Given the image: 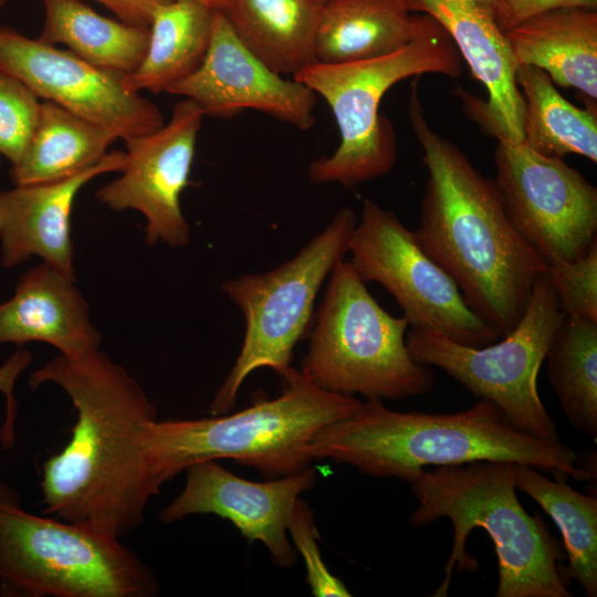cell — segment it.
Instances as JSON below:
<instances>
[{"label": "cell", "mask_w": 597, "mask_h": 597, "mask_svg": "<svg viewBox=\"0 0 597 597\" xmlns=\"http://www.w3.org/2000/svg\"><path fill=\"white\" fill-rule=\"evenodd\" d=\"M51 383L76 412L71 438L42 464L45 513L122 538L145 520L159 494L145 453L147 426L157 409L139 383L104 352L59 354L29 377L31 389Z\"/></svg>", "instance_id": "obj_1"}, {"label": "cell", "mask_w": 597, "mask_h": 597, "mask_svg": "<svg viewBox=\"0 0 597 597\" xmlns=\"http://www.w3.org/2000/svg\"><path fill=\"white\" fill-rule=\"evenodd\" d=\"M408 114L428 170L416 235L469 307L505 336L523 317L547 265L513 228L494 181L429 126L417 81Z\"/></svg>", "instance_id": "obj_2"}, {"label": "cell", "mask_w": 597, "mask_h": 597, "mask_svg": "<svg viewBox=\"0 0 597 597\" xmlns=\"http://www.w3.org/2000/svg\"><path fill=\"white\" fill-rule=\"evenodd\" d=\"M313 460L329 459L375 478L410 482L427 467L474 461L524 463L554 478L596 480L575 450L517 429L493 402L479 399L453 413L400 412L369 398L352 416L312 439Z\"/></svg>", "instance_id": "obj_3"}, {"label": "cell", "mask_w": 597, "mask_h": 597, "mask_svg": "<svg viewBox=\"0 0 597 597\" xmlns=\"http://www.w3.org/2000/svg\"><path fill=\"white\" fill-rule=\"evenodd\" d=\"M418 507L409 523L421 527L450 520L453 544L434 597L449 593L453 570L474 573L468 537L481 527L494 544L499 564L496 597H570L563 552L541 515L521 504L510 461H474L419 471L409 482Z\"/></svg>", "instance_id": "obj_4"}, {"label": "cell", "mask_w": 597, "mask_h": 597, "mask_svg": "<svg viewBox=\"0 0 597 597\" xmlns=\"http://www.w3.org/2000/svg\"><path fill=\"white\" fill-rule=\"evenodd\" d=\"M281 380L280 396L231 415L151 421L144 447L155 488L160 492L189 465L207 460L232 459L265 480L308 469L313 437L328 423L352 416L362 402L316 386L292 366Z\"/></svg>", "instance_id": "obj_5"}, {"label": "cell", "mask_w": 597, "mask_h": 597, "mask_svg": "<svg viewBox=\"0 0 597 597\" xmlns=\"http://www.w3.org/2000/svg\"><path fill=\"white\" fill-rule=\"evenodd\" d=\"M427 73L458 77L462 57L443 27L418 13L415 36L398 50L349 63L315 62L294 75L327 102L341 134L334 154L310 165V180L354 188L387 175L396 163L397 140L391 122L379 113L380 101L399 81Z\"/></svg>", "instance_id": "obj_6"}, {"label": "cell", "mask_w": 597, "mask_h": 597, "mask_svg": "<svg viewBox=\"0 0 597 597\" xmlns=\"http://www.w3.org/2000/svg\"><path fill=\"white\" fill-rule=\"evenodd\" d=\"M154 572L119 538L31 513L0 482V596L155 597Z\"/></svg>", "instance_id": "obj_7"}, {"label": "cell", "mask_w": 597, "mask_h": 597, "mask_svg": "<svg viewBox=\"0 0 597 597\" xmlns=\"http://www.w3.org/2000/svg\"><path fill=\"white\" fill-rule=\"evenodd\" d=\"M408 320L385 311L349 261L329 274L300 371L341 395L401 400L429 392L433 373L406 345Z\"/></svg>", "instance_id": "obj_8"}, {"label": "cell", "mask_w": 597, "mask_h": 597, "mask_svg": "<svg viewBox=\"0 0 597 597\" xmlns=\"http://www.w3.org/2000/svg\"><path fill=\"white\" fill-rule=\"evenodd\" d=\"M357 221L353 209L342 208L289 261L222 284L223 292L241 310L245 331L240 354L209 406L211 415L232 409L241 385L252 371L268 367L283 378L295 345L308 328L320 289L348 253Z\"/></svg>", "instance_id": "obj_9"}, {"label": "cell", "mask_w": 597, "mask_h": 597, "mask_svg": "<svg viewBox=\"0 0 597 597\" xmlns=\"http://www.w3.org/2000/svg\"><path fill=\"white\" fill-rule=\"evenodd\" d=\"M565 313L546 273L536 280L519 324L503 341L467 346L438 333L410 328L406 345L419 364L436 366L479 399L498 406L520 430L561 440L537 390V375Z\"/></svg>", "instance_id": "obj_10"}, {"label": "cell", "mask_w": 597, "mask_h": 597, "mask_svg": "<svg viewBox=\"0 0 597 597\" xmlns=\"http://www.w3.org/2000/svg\"><path fill=\"white\" fill-rule=\"evenodd\" d=\"M348 252L360 280L379 283L395 298L410 328L473 347L501 337L469 307L453 279L392 211L366 199Z\"/></svg>", "instance_id": "obj_11"}, {"label": "cell", "mask_w": 597, "mask_h": 597, "mask_svg": "<svg viewBox=\"0 0 597 597\" xmlns=\"http://www.w3.org/2000/svg\"><path fill=\"white\" fill-rule=\"evenodd\" d=\"M494 164L510 222L546 265L575 260L597 243V188L577 169L505 139L498 140Z\"/></svg>", "instance_id": "obj_12"}, {"label": "cell", "mask_w": 597, "mask_h": 597, "mask_svg": "<svg viewBox=\"0 0 597 597\" xmlns=\"http://www.w3.org/2000/svg\"><path fill=\"white\" fill-rule=\"evenodd\" d=\"M0 69L39 98L102 126L123 140L165 124L159 108L129 91L123 77L101 70L69 50L0 27Z\"/></svg>", "instance_id": "obj_13"}, {"label": "cell", "mask_w": 597, "mask_h": 597, "mask_svg": "<svg viewBox=\"0 0 597 597\" xmlns=\"http://www.w3.org/2000/svg\"><path fill=\"white\" fill-rule=\"evenodd\" d=\"M205 114L191 100L177 103L158 129L125 139L121 175L97 189L96 199L113 211L135 210L146 219L145 242L170 248L189 244L191 228L180 205L189 182L197 136Z\"/></svg>", "instance_id": "obj_14"}, {"label": "cell", "mask_w": 597, "mask_h": 597, "mask_svg": "<svg viewBox=\"0 0 597 597\" xmlns=\"http://www.w3.org/2000/svg\"><path fill=\"white\" fill-rule=\"evenodd\" d=\"M185 472L184 490L159 512L163 523L213 514L230 521L249 542L263 543L276 567L295 564L287 526L298 495L316 482L314 469L264 482L235 475L217 460L193 463Z\"/></svg>", "instance_id": "obj_15"}, {"label": "cell", "mask_w": 597, "mask_h": 597, "mask_svg": "<svg viewBox=\"0 0 597 597\" xmlns=\"http://www.w3.org/2000/svg\"><path fill=\"white\" fill-rule=\"evenodd\" d=\"M166 93L191 100L205 116L230 118L251 108L303 130L315 123L316 94L262 63L241 43L221 11L212 13L210 44L199 67Z\"/></svg>", "instance_id": "obj_16"}, {"label": "cell", "mask_w": 597, "mask_h": 597, "mask_svg": "<svg viewBox=\"0 0 597 597\" xmlns=\"http://www.w3.org/2000/svg\"><path fill=\"white\" fill-rule=\"evenodd\" d=\"M410 12L432 17L449 33L473 76L484 85L482 101L462 90L465 112L498 140H523L524 102L517 62L492 12L473 0H404Z\"/></svg>", "instance_id": "obj_17"}, {"label": "cell", "mask_w": 597, "mask_h": 597, "mask_svg": "<svg viewBox=\"0 0 597 597\" xmlns=\"http://www.w3.org/2000/svg\"><path fill=\"white\" fill-rule=\"evenodd\" d=\"M126 165V153L114 150L94 166L69 178L18 185L0 191L1 264L14 268L32 256L76 281L71 214L81 189L92 179Z\"/></svg>", "instance_id": "obj_18"}, {"label": "cell", "mask_w": 597, "mask_h": 597, "mask_svg": "<svg viewBox=\"0 0 597 597\" xmlns=\"http://www.w3.org/2000/svg\"><path fill=\"white\" fill-rule=\"evenodd\" d=\"M75 282L45 262L25 271L0 303V345L41 342L73 358L100 350L102 336Z\"/></svg>", "instance_id": "obj_19"}, {"label": "cell", "mask_w": 597, "mask_h": 597, "mask_svg": "<svg viewBox=\"0 0 597 597\" xmlns=\"http://www.w3.org/2000/svg\"><path fill=\"white\" fill-rule=\"evenodd\" d=\"M517 65L542 69L555 85L597 100V12L559 9L505 32Z\"/></svg>", "instance_id": "obj_20"}, {"label": "cell", "mask_w": 597, "mask_h": 597, "mask_svg": "<svg viewBox=\"0 0 597 597\" xmlns=\"http://www.w3.org/2000/svg\"><path fill=\"white\" fill-rule=\"evenodd\" d=\"M404 0H331L322 6L315 56L338 64L389 54L416 34L418 13Z\"/></svg>", "instance_id": "obj_21"}, {"label": "cell", "mask_w": 597, "mask_h": 597, "mask_svg": "<svg viewBox=\"0 0 597 597\" xmlns=\"http://www.w3.org/2000/svg\"><path fill=\"white\" fill-rule=\"evenodd\" d=\"M317 0H232L223 12L241 43L279 74L293 76L317 62Z\"/></svg>", "instance_id": "obj_22"}, {"label": "cell", "mask_w": 597, "mask_h": 597, "mask_svg": "<svg viewBox=\"0 0 597 597\" xmlns=\"http://www.w3.org/2000/svg\"><path fill=\"white\" fill-rule=\"evenodd\" d=\"M213 11L197 0H170L156 8L139 66L123 77L132 92H166L201 64L211 39Z\"/></svg>", "instance_id": "obj_23"}, {"label": "cell", "mask_w": 597, "mask_h": 597, "mask_svg": "<svg viewBox=\"0 0 597 597\" xmlns=\"http://www.w3.org/2000/svg\"><path fill=\"white\" fill-rule=\"evenodd\" d=\"M117 136L49 101L41 102L34 132L18 163L14 186L52 182L101 161Z\"/></svg>", "instance_id": "obj_24"}, {"label": "cell", "mask_w": 597, "mask_h": 597, "mask_svg": "<svg viewBox=\"0 0 597 597\" xmlns=\"http://www.w3.org/2000/svg\"><path fill=\"white\" fill-rule=\"evenodd\" d=\"M42 1L45 18L41 41L63 44L87 63L122 77L142 63L149 27L103 17L82 0Z\"/></svg>", "instance_id": "obj_25"}, {"label": "cell", "mask_w": 597, "mask_h": 597, "mask_svg": "<svg viewBox=\"0 0 597 597\" xmlns=\"http://www.w3.org/2000/svg\"><path fill=\"white\" fill-rule=\"evenodd\" d=\"M516 82L524 102L522 142L545 156L576 154L597 163L596 108L572 104L540 67L519 65Z\"/></svg>", "instance_id": "obj_26"}, {"label": "cell", "mask_w": 597, "mask_h": 597, "mask_svg": "<svg viewBox=\"0 0 597 597\" xmlns=\"http://www.w3.org/2000/svg\"><path fill=\"white\" fill-rule=\"evenodd\" d=\"M517 490L533 499L559 528L568 566L565 579H575L588 597L597 596V496L574 490L566 479L552 480L538 469L513 462Z\"/></svg>", "instance_id": "obj_27"}, {"label": "cell", "mask_w": 597, "mask_h": 597, "mask_svg": "<svg viewBox=\"0 0 597 597\" xmlns=\"http://www.w3.org/2000/svg\"><path fill=\"white\" fill-rule=\"evenodd\" d=\"M544 362L568 422L597 438V321L565 314Z\"/></svg>", "instance_id": "obj_28"}, {"label": "cell", "mask_w": 597, "mask_h": 597, "mask_svg": "<svg viewBox=\"0 0 597 597\" xmlns=\"http://www.w3.org/2000/svg\"><path fill=\"white\" fill-rule=\"evenodd\" d=\"M40 98L18 77L0 69V156L19 161L34 132Z\"/></svg>", "instance_id": "obj_29"}, {"label": "cell", "mask_w": 597, "mask_h": 597, "mask_svg": "<svg viewBox=\"0 0 597 597\" xmlns=\"http://www.w3.org/2000/svg\"><path fill=\"white\" fill-rule=\"evenodd\" d=\"M546 276L565 314L597 321V243L575 260L547 265Z\"/></svg>", "instance_id": "obj_30"}, {"label": "cell", "mask_w": 597, "mask_h": 597, "mask_svg": "<svg viewBox=\"0 0 597 597\" xmlns=\"http://www.w3.org/2000/svg\"><path fill=\"white\" fill-rule=\"evenodd\" d=\"M287 533L303 557L306 580L314 596H352L345 584L333 575L324 563L317 545V531L313 512L308 504L300 498L292 511Z\"/></svg>", "instance_id": "obj_31"}, {"label": "cell", "mask_w": 597, "mask_h": 597, "mask_svg": "<svg viewBox=\"0 0 597 597\" xmlns=\"http://www.w3.org/2000/svg\"><path fill=\"white\" fill-rule=\"evenodd\" d=\"M574 8L596 10L597 0H494L493 15L499 27L506 32L542 13Z\"/></svg>", "instance_id": "obj_32"}, {"label": "cell", "mask_w": 597, "mask_h": 597, "mask_svg": "<svg viewBox=\"0 0 597 597\" xmlns=\"http://www.w3.org/2000/svg\"><path fill=\"white\" fill-rule=\"evenodd\" d=\"M32 354L22 347L0 366V392L6 397V415L0 427V443L4 450L11 449L15 443V419L18 404L14 387L19 376L31 365Z\"/></svg>", "instance_id": "obj_33"}, {"label": "cell", "mask_w": 597, "mask_h": 597, "mask_svg": "<svg viewBox=\"0 0 597 597\" xmlns=\"http://www.w3.org/2000/svg\"><path fill=\"white\" fill-rule=\"evenodd\" d=\"M114 12L118 20L138 27H149L157 7L170 0H96Z\"/></svg>", "instance_id": "obj_34"}, {"label": "cell", "mask_w": 597, "mask_h": 597, "mask_svg": "<svg viewBox=\"0 0 597 597\" xmlns=\"http://www.w3.org/2000/svg\"><path fill=\"white\" fill-rule=\"evenodd\" d=\"M211 9L212 11L226 12L231 6L232 0H197Z\"/></svg>", "instance_id": "obj_35"}, {"label": "cell", "mask_w": 597, "mask_h": 597, "mask_svg": "<svg viewBox=\"0 0 597 597\" xmlns=\"http://www.w3.org/2000/svg\"><path fill=\"white\" fill-rule=\"evenodd\" d=\"M475 1L476 3L485 7L486 9H489L492 14H493V8H494V0H473ZM494 17V15H493Z\"/></svg>", "instance_id": "obj_36"}, {"label": "cell", "mask_w": 597, "mask_h": 597, "mask_svg": "<svg viewBox=\"0 0 597 597\" xmlns=\"http://www.w3.org/2000/svg\"><path fill=\"white\" fill-rule=\"evenodd\" d=\"M8 0H0V8L7 3Z\"/></svg>", "instance_id": "obj_37"}, {"label": "cell", "mask_w": 597, "mask_h": 597, "mask_svg": "<svg viewBox=\"0 0 597 597\" xmlns=\"http://www.w3.org/2000/svg\"><path fill=\"white\" fill-rule=\"evenodd\" d=\"M317 1H318L321 4H324V3H326V2H328V1H331V0H317Z\"/></svg>", "instance_id": "obj_38"}, {"label": "cell", "mask_w": 597, "mask_h": 597, "mask_svg": "<svg viewBox=\"0 0 597 597\" xmlns=\"http://www.w3.org/2000/svg\"><path fill=\"white\" fill-rule=\"evenodd\" d=\"M1 157V156H0ZM0 163H1V159H0Z\"/></svg>", "instance_id": "obj_39"}]
</instances>
